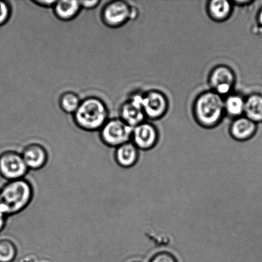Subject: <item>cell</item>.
Masks as SVG:
<instances>
[{
    "mask_svg": "<svg viewBox=\"0 0 262 262\" xmlns=\"http://www.w3.org/2000/svg\"><path fill=\"white\" fill-rule=\"evenodd\" d=\"M133 128L120 118L109 119L100 130L102 142L110 147L116 148L131 141Z\"/></svg>",
    "mask_w": 262,
    "mask_h": 262,
    "instance_id": "obj_5",
    "label": "cell"
},
{
    "mask_svg": "<svg viewBox=\"0 0 262 262\" xmlns=\"http://www.w3.org/2000/svg\"><path fill=\"white\" fill-rule=\"evenodd\" d=\"M149 262H178L176 256L168 251H161L152 256Z\"/></svg>",
    "mask_w": 262,
    "mask_h": 262,
    "instance_id": "obj_21",
    "label": "cell"
},
{
    "mask_svg": "<svg viewBox=\"0 0 262 262\" xmlns=\"http://www.w3.org/2000/svg\"><path fill=\"white\" fill-rule=\"evenodd\" d=\"M81 9L92 10L94 9L95 8L99 6L101 4V1L99 0H92V1H79Z\"/></svg>",
    "mask_w": 262,
    "mask_h": 262,
    "instance_id": "obj_22",
    "label": "cell"
},
{
    "mask_svg": "<svg viewBox=\"0 0 262 262\" xmlns=\"http://www.w3.org/2000/svg\"><path fill=\"white\" fill-rule=\"evenodd\" d=\"M9 217L0 207V232H2L6 226L7 217Z\"/></svg>",
    "mask_w": 262,
    "mask_h": 262,
    "instance_id": "obj_24",
    "label": "cell"
},
{
    "mask_svg": "<svg viewBox=\"0 0 262 262\" xmlns=\"http://www.w3.org/2000/svg\"><path fill=\"white\" fill-rule=\"evenodd\" d=\"M140 150L129 141L115 148L114 158L117 164L121 168L129 169L137 164Z\"/></svg>",
    "mask_w": 262,
    "mask_h": 262,
    "instance_id": "obj_13",
    "label": "cell"
},
{
    "mask_svg": "<svg viewBox=\"0 0 262 262\" xmlns=\"http://www.w3.org/2000/svg\"><path fill=\"white\" fill-rule=\"evenodd\" d=\"M34 190L25 179L9 181L0 189V207L8 216L19 214L32 203Z\"/></svg>",
    "mask_w": 262,
    "mask_h": 262,
    "instance_id": "obj_2",
    "label": "cell"
},
{
    "mask_svg": "<svg viewBox=\"0 0 262 262\" xmlns=\"http://www.w3.org/2000/svg\"><path fill=\"white\" fill-rule=\"evenodd\" d=\"M135 8L129 3L122 0L109 2L102 8L101 17L102 21L107 27L117 28L135 19L136 14Z\"/></svg>",
    "mask_w": 262,
    "mask_h": 262,
    "instance_id": "obj_4",
    "label": "cell"
},
{
    "mask_svg": "<svg viewBox=\"0 0 262 262\" xmlns=\"http://www.w3.org/2000/svg\"><path fill=\"white\" fill-rule=\"evenodd\" d=\"M81 10L80 2L77 0L56 1L53 12L58 19L69 21L78 16Z\"/></svg>",
    "mask_w": 262,
    "mask_h": 262,
    "instance_id": "obj_15",
    "label": "cell"
},
{
    "mask_svg": "<svg viewBox=\"0 0 262 262\" xmlns=\"http://www.w3.org/2000/svg\"><path fill=\"white\" fill-rule=\"evenodd\" d=\"M143 94H133L123 102L119 110V118L131 127H135L145 121L142 107Z\"/></svg>",
    "mask_w": 262,
    "mask_h": 262,
    "instance_id": "obj_9",
    "label": "cell"
},
{
    "mask_svg": "<svg viewBox=\"0 0 262 262\" xmlns=\"http://www.w3.org/2000/svg\"><path fill=\"white\" fill-rule=\"evenodd\" d=\"M28 171L21 154L7 150L0 154V176L8 182L25 179Z\"/></svg>",
    "mask_w": 262,
    "mask_h": 262,
    "instance_id": "obj_7",
    "label": "cell"
},
{
    "mask_svg": "<svg viewBox=\"0 0 262 262\" xmlns=\"http://www.w3.org/2000/svg\"><path fill=\"white\" fill-rule=\"evenodd\" d=\"M246 98L242 95L232 94L224 97V107L225 116L232 120L237 119L245 115Z\"/></svg>",
    "mask_w": 262,
    "mask_h": 262,
    "instance_id": "obj_16",
    "label": "cell"
},
{
    "mask_svg": "<svg viewBox=\"0 0 262 262\" xmlns=\"http://www.w3.org/2000/svg\"><path fill=\"white\" fill-rule=\"evenodd\" d=\"M237 81L234 71L229 66L219 65L210 72L208 83L210 91L225 97L232 94Z\"/></svg>",
    "mask_w": 262,
    "mask_h": 262,
    "instance_id": "obj_6",
    "label": "cell"
},
{
    "mask_svg": "<svg viewBox=\"0 0 262 262\" xmlns=\"http://www.w3.org/2000/svg\"><path fill=\"white\" fill-rule=\"evenodd\" d=\"M232 2L227 0H212L208 2L207 12L209 17L215 22H224L232 14Z\"/></svg>",
    "mask_w": 262,
    "mask_h": 262,
    "instance_id": "obj_14",
    "label": "cell"
},
{
    "mask_svg": "<svg viewBox=\"0 0 262 262\" xmlns=\"http://www.w3.org/2000/svg\"><path fill=\"white\" fill-rule=\"evenodd\" d=\"M17 255V246L12 240L0 239V262H12Z\"/></svg>",
    "mask_w": 262,
    "mask_h": 262,
    "instance_id": "obj_19",
    "label": "cell"
},
{
    "mask_svg": "<svg viewBox=\"0 0 262 262\" xmlns=\"http://www.w3.org/2000/svg\"><path fill=\"white\" fill-rule=\"evenodd\" d=\"M258 19L259 23L262 26V9L260 10V13H259Z\"/></svg>",
    "mask_w": 262,
    "mask_h": 262,
    "instance_id": "obj_25",
    "label": "cell"
},
{
    "mask_svg": "<svg viewBox=\"0 0 262 262\" xmlns=\"http://www.w3.org/2000/svg\"><path fill=\"white\" fill-rule=\"evenodd\" d=\"M133 262H140V261H133Z\"/></svg>",
    "mask_w": 262,
    "mask_h": 262,
    "instance_id": "obj_26",
    "label": "cell"
},
{
    "mask_svg": "<svg viewBox=\"0 0 262 262\" xmlns=\"http://www.w3.org/2000/svg\"><path fill=\"white\" fill-rule=\"evenodd\" d=\"M159 140L158 129L151 123L145 121L133 128L130 141L139 150L148 151L155 147Z\"/></svg>",
    "mask_w": 262,
    "mask_h": 262,
    "instance_id": "obj_10",
    "label": "cell"
},
{
    "mask_svg": "<svg viewBox=\"0 0 262 262\" xmlns=\"http://www.w3.org/2000/svg\"><path fill=\"white\" fill-rule=\"evenodd\" d=\"M192 114L197 124L205 129H213L225 116L224 97L212 91L202 92L192 105Z\"/></svg>",
    "mask_w": 262,
    "mask_h": 262,
    "instance_id": "obj_1",
    "label": "cell"
},
{
    "mask_svg": "<svg viewBox=\"0 0 262 262\" xmlns=\"http://www.w3.org/2000/svg\"><path fill=\"white\" fill-rule=\"evenodd\" d=\"M73 117L80 129L89 132L100 130L109 120L108 108L99 97H89L82 100Z\"/></svg>",
    "mask_w": 262,
    "mask_h": 262,
    "instance_id": "obj_3",
    "label": "cell"
},
{
    "mask_svg": "<svg viewBox=\"0 0 262 262\" xmlns=\"http://www.w3.org/2000/svg\"><path fill=\"white\" fill-rule=\"evenodd\" d=\"M142 107L146 119L159 120L165 116L168 111V99L163 92L151 90L143 93Z\"/></svg>",
    "mask_w": 262,
    "mask_h": 262,
    "instance_id": "obj_8",
    "label": "cell"
},
{
    "mask_svg": "<svg viewBox=\"0 0 262 262\" xmlns=\"http://www.w3.org/2000/svg\"><path fill=\"white\" fill-rule=\"evenodd\" d=\"M81 102L78 94L74 92H66L59 99V105L61 110L68 114H75Z\"/></svg>",
    "mask_w": 262,
    "mask_h": 262,
    "instance_id": "obj_18",
    "label": "cell"
},
{
    "mask_svg": "<svg viewBox=\"0 0 262 262\" xmlns=\"http://www.w3.org/2000/svg\"><path fill=\"white\" fill-rule=\"evenodd\" d=\"M257 124L245 116L232 120L229 128V133L233 140L237 141L250 140L256 135Z\"/></svg>",
    "mask_w": 262,
    "mask_h": 262,
    "instance_id": "obj_12",
    "label": "cell"
},
{
    "mask_svg": "<svg viewBox=\"0 0 262 262\" xmlns=\"http://www.w3.org/2000/svg\"><path fill=\"white\" fill-rule=\"evenodd\" d=\"M20 154L29 170H39L48 163L49 154L47 149L39 143L28 144Z\"/></svg>",
    "mask_w": 262,
    "mask_h": 262,
    "instance_id": "obj_11",
    "label": "cell"
},
{
    "mask_svg": "<svg viewBox=\"0 0 262 262\" xmlns=\"http://www.w3.org/2000/svg\"><path fill=\"white\" fill-rule=\"evenodd\" d=\"M11 6L7 2L0 1V27L6 24L11 16Z\"/></svg>",
    "mask_w": 262,
    "mask_h": 262,
    "instance_id": "obj_20",
    "label": "cell"
},
{
    "mask_svg": "<svg viewBox=\"0 0 262 262\" xmlns=\"http://www.w3.org/2000/svg\"><path fill=\"white\" fill-rule=\"evenodd\" d=\"M32 2L33 4H35L38 5V6H40L41 7L53 8L56 1H55V0H51V1H49V0H47V1H46V0H35V1H33Z\"/></svg>",
    "mask_w": 262,
    "mask_h": 262,
    "instance_id": "obj_23",
    "label": "cell"
},
{
    "mask_svg": "<svg viewBox=\"0 0 262 262\" xmlns=\"http://www.w3.org/2000/svg\"><path fill=\"white\" fill-rule=\"evenodd\" d=\"M256 124L262 122V96L251 94L246 97L245 115Z\"/></svg>",
    "mask_w": 262,
    "mask_h": 262,
    "instance_id": "obj_17",
    "label": "cell"
}]
</instances>
